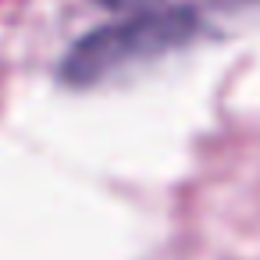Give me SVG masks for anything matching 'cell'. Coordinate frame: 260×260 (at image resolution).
I'll list each match as a JSON object with an SVG mask.
<instances>
[{
    "instance_id": "6da1fadb",
    "label": "cell",
    "mask_w": 260,
    "mask_h": 260,
    "mask_svg": "<svg viewBox=\"0 0 260 260\" xmlns=\"http://www.w3.org/2000/svg\"><path fill=\"white\" fill-rule=\"evenodd\" d=\"M200 32V18L185 8L139 11L125 22L86 32L64 57L61 79L68 86H96L111 75H121L136 64H146L160 54L185 47Z\"/></svg>"
},
{
    "instance_id": "7a4b0ae2",
    "label": "cell",
    "mask_w": 260,
    "mask_h": 260,
    "mask_svg": "<svg viewBox=\"0 0 260 260\" xmlns=\"http://www.w3.org/2000/svg\"><path fill=\"white\" fill-rule=\"evenodd\" d=\"M104 8H118V11H146L153 4H160V0H100Z\"/></svg>"
}]
</instances>
